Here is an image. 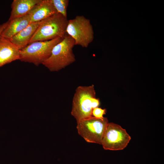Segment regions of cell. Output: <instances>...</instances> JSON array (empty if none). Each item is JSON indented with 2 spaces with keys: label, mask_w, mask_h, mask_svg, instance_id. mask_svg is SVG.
<instances>
[{
  "label": "cell",
  "mask_w": 164,
  "mask_h": 164,
  "mask_svg": "<svg viewBox=\"0 0 164 164\" xmlns=\"http://www.w3.org/2000/svg\"><path fill=\"white\" fill-rule=\"evenodd\" d=\"M41 0H14L11 5L12 11L9 19L24 16Z\"/></svg>",
  "instance_id": "12"
},
{
  "label": "cell",
  "mask_w": 164,
  "mask_h": 164,
  "mask_svg": "<svg viewBox=\"0 0 164 164\" xmlns=\"http://www.w3.org/2000/svg\"><path fill=\"white\" fill-rule=\"evenodd\" d=\"M39 22L30 23L25 29L9 39L20 50L25 48L29 44Z\"/></svg>",
  "instance_id": "11"
},
{
  "label": "cell",
  "mask_w": 164,
  "mask_h": 164,
  "mask_svg": "<svg viewBox=\"0 0 164 164\" xmlns=\"http://www.w3.org/2000/svg\"><path fill=\"white\" fill-rule=\"evenodd\" d=\"M57 13L51 0H41L29 11L31 23L40 22Z\"/></svg>",
  "instance_id": "9"
},
{
  "label": "cell",
  "mask_w": 164,
  "mask_h": 164,
  "mask_svg": "<svg viewBox=\"0 0 164 164\" xmlns=\"http://www.w3.org/2000/svg\"><path fill=\"white\" fill-rule=\"evenodd\" d=\"M68 22L67 18L58 12L40 21L29 44L36 41L63 38L67 34Z\"/></svg>",
  "instance_id": "2"
},
{
  "label": "cell",
  "mask_w": 164,
  "mask_h": 164,
  "mask_svg": "<svg viewBox=\"0 0 164 164\" xmlns=\"http://www.w3.org/2000/svg\"><path fill=\"white\" fill-rule=\"evenodd\" d=\"M131 139L125 129L120 125L109 123L101 142L106 150H120L126 148Z\"/></svg>",
  "instance_id": "7"
},
{
  "label": "cell",
  "mask_w": 164,
  "mask_h": 164,
  "mask_svg": "<svg viewBox=\"0 0 164 164\" xmlns=\"http://www.w3.org/2000/svg\"><path fill=\"white\" fill-rule=\"evenodd\" d=\"M63 39L58 38L49 41L35 42L28 44L20 50L19 60L36 66L42 64L51 55L53 47Z\"/></svg>",
  "instance_id": "4"
},
{
  "label": "cell",
  "mask_w": 164,
  "mask_h": 164,
  "mask_svg": "<svg viewBox=\"0 0 164 164\" xmlns=\"http://www.w3.org/2000/svg\"><path fill=\"white\" fill-rule=\"evenodd\" d=\"M72 104L71 113L77 121L92 116L93 110L100 105L99 99L96 97L94 86L78 87Z\"/></svg>",
  "instance_id": "1"
},
{
  "label": "cell",
  "mask_w": 164,
  "mask_h": 164,
  "mask_svg": "<svg viewBox=\"0 0 164 164\" xmlns=\"http://www.w3.org/2000/svg\"><path fill=\"white\" fill-rule=\"evenodd\" d=\"M74 39L67 34L52 49L50 57L42 64L52 72L58 71L74 62Z\"/></svg>",
  "instance_id": "3"
},
{
  "label": "cell",
  "mask_w": 164,
  "mask_h": 164,
  "mask_svg": "<svg viewBox=\"0 0 164 164\" xmlns=\"http://www.w3.org/2000/svg\"><path fill=\"white\" fill-rule=\"evenodd\" d=\"M106 109H102L101 108L97 107L93 109L92 112V116L97 118H102L103 116L106 113Z\"/></svg>",
  "instance_id": "14"
},
{
  "label": "cell",
  "mask_w": 164,
  "mask_h": 164,
  "mask_svg": "<svg viewBox=\"0 0 164 164\" xmlns=\"http://www.w3.org/2000/svg\"><path fill=\"white\" fill-rule=\"evenodd\" d=\"M66 33L74 39L75 45L83 48H87L94 39V32L90 20L83 15H77L68 20Z\"/></svg>",
  "instance_id": "5"
},
{
  "label": "cell",
  "mask_w": 164,
  "mask_h": 164,
  "mask_svg": "<svg viewBox=\"0 0 164 164\" xmlns=\"http://www.w3.org/2000/svg\"><path fill=\"white\" fill-rule=\"evenodd\" d=\"M57 12L67 18V10L69 4L68 0H51Z\"/></svg>",
  "instance_id": "13"
},
{
  "label": "cell",
  "mask_w": 164,
  "mask_h": 164,
  "mask_svg": "<svg viewBox=\"0 0 164 164\" xmlns=\"http://www.w3.org/2000/svg\"><path fill=\"white\" fill-rule=\"evenodd\" d=\"M30 15L15 18L10 21L0 36L9 39L26 27L31 23Z\"/></svg>",
  "instance_id": "10"
},
{
  "label": "cell",
  "mask_w": 164,
  "mask_h": 164,
  "mask_svg": "<svg viewBox=\"0 0 164 164\" xmlns=\"http://www.w3.org/2000/svg\"><path fill=\"white\" fill-rule=\"evenodd\" d=\"M108 123L107 118H100L92 116L77 121V128L78 134L87 142L101 145Z\"/></svg>",
  "instance_id": "6"
},
{
  "label": "cell",
  "mask_w": 164,
  "mask_h": 164,
  "mask_svg": "<svg viewBox=\"0 0 164 164\" xmlns=\"http://www.w3.org/2000/svg\"><path fill=\"white\" fill-rule=\"evenodd\" d=\"M20 50L9 39L0 36V68L19 60Z\"/></svg>",
  "instance_id": "8"
},
{
  "label": "cell",
  "mask_w": 164,
  "mask_h": 164,
  "mask_svg": "<svg viewBox=\"0 0 164 164\" xmlns=\"http://www.w3.org/2000/svg\"><path fill=\"white\" fill-rule=\"evenodd\" d=\"M9 21L8 20L5 22L3 23L2 24H0V36L4 29L7 26L9 22Z\"/></svg>",
  "instance_id": "15"
}]
</instances>
